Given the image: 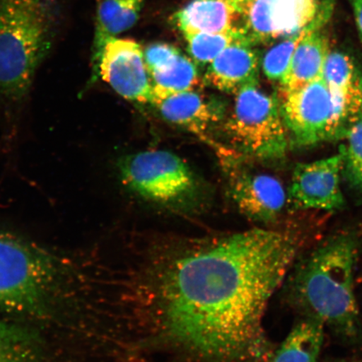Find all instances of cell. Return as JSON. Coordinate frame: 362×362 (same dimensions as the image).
Instances as JSON below:
<instances>
[{
	"label": "cell",
	"mask_w": 362,
	"mask_h": 362,
	"mask_svg": "<svg viewBox=\"0 0 362 362\" xmlns=\"http://www.w3.org/2000/svg\"><path fill=\"white\" fill-rule=\"evenodd\" d=\"M94 68L102 79L127 100L152 103L151 74L141 47L134 40H108Z\"/></svg>",
	"instance_id": "9"
},
{
	"label": "cell",
	"mask_w": 362,
	"mask_h": 362,
	"mask_svg": "<svg viewBox=\"0 0 362 362\" xmlns=\"http://www.w3.org/2000/svg\"><path fill=\"white\" fill-rule=\"evenodd\" d=\"M152 104L167 121L200 136L218 119L214 105L192 90L155 99Z\"/></svg>",
	"instance_id": "16"
},
{
	"label": "cell",
	"mask_w": 362,
	"mask_h": 362,
	"mask_svg": "<svg viewBox=\"0 0 362 362\" xmlns=\"http://www.w3.org/2000/svg\"><path fill=\"white\" fill-rule=\"evenodd\" d=\"M347 147L343 148L344 167L353 187L362 192V116L348 132Z\"/></svg>",
	"instance_id": "23"
},
{
	"label": "cell",
	"mask_w": 362,
	"mask_h": 362,
	"mask_svg": "<svg viewBox=\"0 0 362 362\" xmlns=\"http://www.w3.org/2000/svg\"><path fill=\"white\" fill-rule=\"evenodd\" d=\"M180 53L177 48L169 44L156 43L148 45L144 51V57L149 74L168 65Z\"/></svg>",
	"instance_id": "24"
},
{
	"label": "cell",
	"mask_w": 362,
	"mask_h": 362,
	"mask_svg": "<svg viewBox=\"0 0 362 362\" xmlns=\"http://www.w3.org/2000/svg\"><path fill=\"white\" fill-rule=\"evenodd\" d=\"M232 1L236 4H239L244 1V0H232Z\"/></svg>",
	"instance_id": "26"
},
{
	"label": "cell",
	"mask_w": 362,
	"mask_h": 362,
	"mask_svg": "<svg viewBox=\"0 0 362 362\" xmlns=\"http://www.w3.org/2000/svg\"><path fill=\"white\" fill-rule=\"evenodd\" d=\"M305 34V28L300 34L285 40L269 49L262 62V70L267 78L281 83L291 66L294 51Z\"/></svg>",
	"instance_id": "22"
},
{
	"label": "cell",
	"mask_w": 362,
	"mask_h": 362,
	"mask_svg": "<svg viewBox=\"0 0 362 362\" xmlns=\"http://www.w3.org/2000/svg\"><path fill=\"white\" fill-rule=\"evenodd\" d=\"M283 119L293 146L310 147L345 138L336 107L322 76L305 87L283 93Z\"/></svg>",
	"instance_id": "7"
},
{
	"label": "cell",
	"mask_w": 362,
	"mask_h": 362,
	"mask_svg": "<svg viewBox=\"0 0 362 362\" xmlns=\"http://www.w3.org/2000/svg\"><path fill=\"white\" fill-rule=\"evenodd\" d=\"M189 54L198 63L210 64L235 42H239L236 31L224 33H194L185 35Z\"/></svg>",
	"instance_id": "21"
},
{
	"label": "cell",
	"mask_w": 362,
	"mask_h": 362,
	"mask_svg": "<svg viewBox=\"0 0 362 362\" xmlns=\"http://www.w3.org/2000/svg\"><path fill=\"white\" fill-rule=\"evenodd\" d=\"M342 362H356V361H342Z\"/></svg>",
	"instance_id": "27"
},
{
	"label": "cell",
	"mask_w": 362,
	"mask_h": 362,
	"mask_svg": "<svg viewBox=\"0 0 362 362\" xmlns=\"http://www.w3.org/2000/svg\"><path fill=\"white\" fill-rule=\"evenodd\" d=\"M143 0H103L98 8L93 42V62L96 66L108 40L124 33L139 20Z\"/></svg>",
	"instance_id": "18"
},
{
	"label": "cell",
	"mask_w": 362,
	"mask_h": 362,
	"mask_svg": "<svg viewBox=\"0 0 362 362\" xmlns=\"http://www.w3.org/2000/svg\"><path fill=\"white\" fill-rule=\"evenodd\" d=\"M325 330L320 320L303 317L274 350L269 362H318Z\"/></svg>",
	"instance_id": "17"
},
{
	"label": "cell",
	"mask_w": 362,
	"mask_h": 362,
	"mask_svg": "<svg viewBox=\"0 0 362 362\" xmlns=\"http://www.w3.org/2000/svg\"><path fill=\"white\" fill-rule=\"evenodd\" d=\"M34 337L19 327L0 323V362H36Z\"/></svg>",
	"instance_id": "20"
},
{
	"label": "cell",
	"mask_w": 362,
	"mask_h": 362,
	"mask_svg": "<svg viewBox=\"0 0 362 362\" xmlns=\"http://www.w3.org/2000/svg\"><path fill=\"white\" fill-rule=\"evenodd\" d=\"M259 57L252 45L235 42L210 63L206 79L221 92L237 94L259 83Z\"/></svg>",
	"instance_id": "13"
},
{
	"label": "cell",
	"mask_w": 362,
	"mask_h": 362,
	"mask_svg": "<svg viewBox=\"0 0 362 362\" xmlns=\"http://www.w3.org/2000/svg\"><path fill=\"white\" fill-rule=\"evenodd\" d=\"M361 248V239L356 232L334 234L298 257L285 279L288 301L294 309L352 342L361 332L355 293Z\"/></svg>",
	"instance_id": "2"
},
{
	"label": "cell",
	"mask_w": 362,
	"mask_h": 362,
	"mask_svg": "<svg viewBox=\"0 0 362 362\" xmlns=\"http://www.w3.org/2000/svg\"><path fill=\"white\" fill-rule=\"evenodd\" d=\"M297 252L261 228L126 248L117 361L269 362L266 311Z\"/></svg>",
	"instance_id": "1"
},
{
	"label": "cell",
	"mask_w": 362,
	"mask_h": 362,
	"mask_svg": "<svg viewBox=\"0 0 362 362\" xmlns=\"http://www.w3.org/2000/svg\"><path fill=\"white\" fill-rule=\"evenodd\" d=\"M230 192L240 212L262 224L275 223L286 203L283 185L268 175H239Z\"/></svg>",
	"instance_id": "11"
},
{
	"label": "cell",
	"mask_w": 362,
	"mask_h": 362,
	"mask_svg": "<svg viewBox=\"0 0 362 362\" xmlns=\"http://www.w3.org/2000/svg\"><path fill=\"white\" fill-rule=\"evenodd\" d=\"M127 187L148 201L182 206L196 196V179L187 163L165 151H148L127 156L120 165Z\"/></svg>",
	"instance_id": "6"
},
{
	"label": "cell",
	"mask_w": 362,
	"mask_h": 362,
	"mask_svg": "<svg viewBox=\"0 0 362 362\" xmlns=\"http://www.w3.org/2000/svg\"><path fill=\"white\" fill-rule=\"evenodd\" d=\"M237 4L240 42L252 47L300 34L317 12L315 0H244Z\"/></svg>",
	"instance_id": "8"
},
{
	"label": "cell",
	"mask_w": 362,
	"mask_h": 362,
	"mask_svg": "<svg viewBox=\"0 0 362 362\" xmlns=\"http://www.w3.org/2000/svg\"><path fill=\"white\" fill-rule=\"evenodd\" d=\"M226 130L235 146L262 161H277L286 156L289 137L277 98L259 88L247 86L236 94Z\"/></svg>",
	"instance_id": "5"
},
{
	"label": "cell",
	"mask_w": 362,
	"mask_h": 362,
	"mask_svg": "<svg viewBox=\"0 0 362 362\" xmlns=\"http://www.w3.org/2000/svg\"><path fill=\"white\" fill-rule=\"evenodd\" d=\"M322 78L327 83L345 138L362 116V74L345 54L330 52Z\"/></svg>",
	"instance_id": "12"
},
{
	"label": "cell",
	"mask_w": 362,
	"mask_h": 362,
	"mask_svg": "<svg viewBox=\"0 0 362 362\" xmlns=\"http://www.w3.org/2000/svg\"><path fill=\"white\" fill-rule=\"evenodd\" d=\"M151 78L153 101L170 94L192 90L198 81V71L192 61L180 53L168 65L153 72Z\"/></svg>",
	"instance_id": "19"
},
{
	"label": "cell",
	"mask_w": 362,
	"mask_h": 362,
	"mask_svg": "<svg viewBox=\"0 0 362 362\" xmlns=\"http://www.w3.org/2000/svg\"><path fill=\"white\" fill-rule=\"evenodd\" d=\"M60 282L57 265L47 253L0 232V309L40 315L52 305Z\"/></svg>",
	"instance_id": "4"
},
{
	"label": "cell",
	"mask_w": 362,
	"mask_h": 362,
	"mask_svg": "<svg viewBox=\"0 0 362 362\" xmlns=\"http://www.w3.org/2000/svg\"><path fill=\"white\" fill-rule=\"evenodd\" d=\"M175 21L184 35L237 33L239 11L232 0H192L175 13Z\"/></svg>",
	"instance_id": "15"
},
{
	"label": "cell",
	"mask_w": 362,
	"mask_h": 362,
	"mask_svg": "<svg viewBox=\"0 0 362 362\" xmlns=\"http://www.w3.org/2000/svg\"><path fill=\"white\" fill-rule=\"evenodd\" d=\"M344 153L310 163L293 170L289 197L298 209L341 210L345 198L341 188Z\"/></svg>",
	"instance_id": "10"
},
{
	"label": "cell",
	"mask_w": 362,
	"mask_h": 362,
	"mask_svg": "<svg viewBox=\"0 0 362 362\" xmlns=\"http://www.w3.org/2000/svg\"><path fill=\"white\" fill-rule=\"evenodd\" d=\"M353 8H354L357 25L362 37V0H351Z\"/></svg>",
	"instance_id": "25"
},
{
	"label": "cell",
	"mask_w": 362,
	"mask_h": 362,
	"mask_svg": "<svg viewBox=\"0 0 362 362\" xmlns=\"http://www.w3.org/2000/svg\"><path fill=\"white\" fill-rule=\"evenodd\" d=\"M322 26L313 19L305 27L304 37L298 42L287 74L280 83L282 93L300 89L322 76L329 55L328 40L319 33Z\"/></svg>",
	"instance_id": "14"
},
{
	"label": "cell",
	"mask_w": 362,
	"mask_h": 362,
	"mask_svg": "<svg viewBox=\"0 0 362 362\" xmlns=\"http://www.w3.org/2000/svg\"><path fill=\"white\" fill-rule=\"evenodd\" d=\"M58 0H0V99L19 106L55 42Z\"/></svg>",
	"instance_id": "3"
}]
</instances>
